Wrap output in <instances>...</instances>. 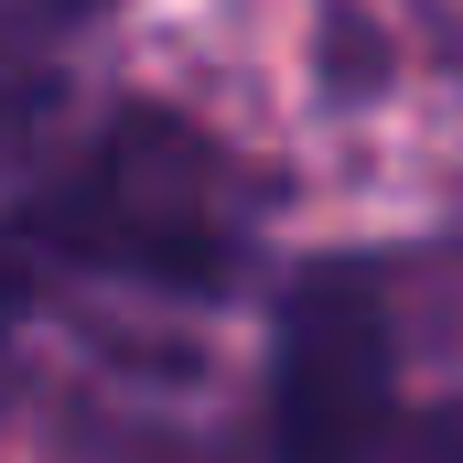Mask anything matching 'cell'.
Here are the masks:
<instances>
[{
    "label": "cell",
    "instance_id": "3",
    "mask_svg": "<svg viewBox=\"0 0 463 463\" xmlns=\"http://www.w3.org/2000/svg\"><path fill=\"white\" fill-rule=\"evenodd\" d=\"M54 11H98V0H54Z\"/></svg>",
    "mask_w": 463,
    "mask_h": 463
},
{
    "label": "cell",
    "instance_id": "2",
    "mask_svg": "<svg viewBox=\"0 0 463 463\" xmlns=\"http://www.w3.org/2000/svg\"><path fill=\"white\" fill-rule=\"evenodd\" d=\"M269 463H463V420L399 399L388 291L366 269H302L269 345Z\"/></svg>",
    "mask_w": 463,
    "mask_h": 463
},
{
    "label": "cell",
    "instance_id": "1",
    "mask_svg": "<svg viewBox=\"0 0 463 463\" xmlns=\"http://www.w3.org/2000/svg\"><path fill=\"white\" fill-rule=\"evenodd\" d=\"M43 259L151 280V291H227L248 269V184L173 109H109V129L22 205Z\"/></svg>",
    "mask_w": 463,
    "mask_h": 463
}]
</instances>
